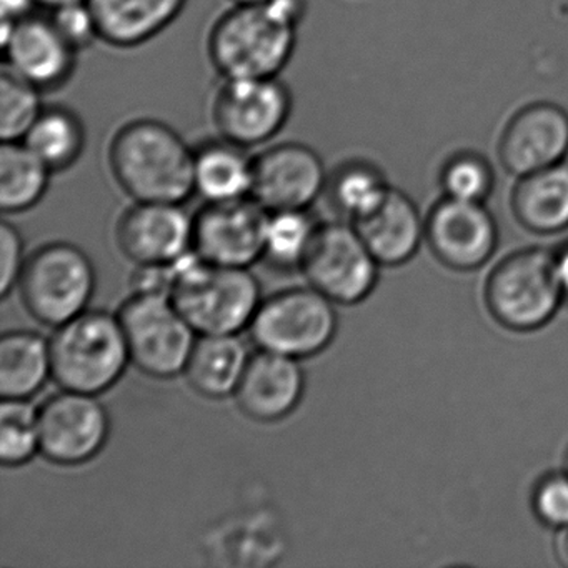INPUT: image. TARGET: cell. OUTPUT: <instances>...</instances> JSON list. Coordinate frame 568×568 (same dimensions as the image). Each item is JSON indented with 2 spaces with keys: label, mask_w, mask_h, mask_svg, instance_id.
<instances>
[{
  "label": "cell",
  "mask_w": 568,
  "mask_h": 568,
  "mask_svg": "<svg viewBox=\"0 0 568 568\" xmlns=\"http://www.w3.org/2000/svg\"><path fill=\"white\" fill-rule=\"evenodd\" d=\"M307 0L234 6L212 26L207 54L222 79L278 78L297 45Z\"/></svg>",
  "instance_id": "obj_1"
},
{
  "label": "cell",
  "mask_w": 568,
  "mask_h": 568,
  "mask_svg": "<svg viewBox=\"0 0 568 568\" xmlns=\"http://www.w3.org/2000/svg\"><path fill=\"white\" fill-rule=\"evenodd\" d=\"M109 168L134 202L184 204L195 194L194 148L158 119H134L109 144Z\"/></svg>",
  "instance_id": "obj_2"
},
{
  "label": "cell",
  "mask_w": 568,
  "mask_h": 568,
  "mask_svg": "<svg viewBox=\"0 0 568 568\" xmlns=\"http://www.w3.org/2000/svg\"><path fill=\"white\" fill-rule=\"evenodd\" d=\"M169 297L199 335L239 334L251 325L262 288L248 267L215 264L189 251L172 264Z\"/></svg>",
  "instance_id": "obj_3"
},
{
  "label": "cell",
  "mask_w": 568,
  "mask_h": 568,
  "mask_svg": "<svg viewBox=\"0 0 568 568\" xmlns=\"http://www.w3.org/2000/svg\"><path fill=\"white\" fill-rule=\"evenodd\" d=\"M52 378L65 390L101 395L114 387L131 357L118 315L88 311L55 327Z\"/></svg>",
  "instance_id": "obj_4"
},
{
  "label": "cell",
  "mask_w": 568,
  "mask_h": 568,
  "mask_svg": "<svg viewBox=\"0 0 568 568\" xmlns=\"http://www.w3.org/2000/svg\"><path fill=\"white\" fill-rule=\"evenodd\" d=\"M484 298L494 321L507 331L545 327L565 302L554 252L531 247L508 255L488 275Z\"/></svg>",
  "instance_id": "obj_5"
},
{
  "label": "cell",
  "mask_w": 568,
  "mask_h": 568,
  "mask_svg": "<svg viewBox=\"0 0 568 568\" xmlns=\"http://www.w3.org/2000/svg\"><path fill=\"white\" fill-rule=\"evenodd\" d=\"M18 287L29 314L55 328L88 311L95 292L94 264L79 245L49 242L26 258Z\"/></svg>",
  "instance_id": "obj_6"
},
{
  "label": "cell",
  "mask_w": 568,
  "mask_h": 568,
  "mask_svg": "<svg viewBox=\"0 0 568 568\" xmlns=\"http://www.w3.org/2000/svg\"><path fill=\"white\" fill-rule=\"evenodd\" d=\"M335 302L317 288L292 287L262 298L248 331L262 351L314 357L328 347L337 335Z\"/></svg>",
  "instance_id": "obj_7"
},
{
  "label": "cell",
  "mask_w": 568,
  "mask_h": 568,
  "mask_svg": "<svg viewBox=\"0 0 568 568\" xmlns=\"http://www.w3.org/2000/svg\"><path fill=\"white\" fill-rule=\"evenodd\" d=\"M131 364L154 378L182 374L197 341L169 295L132 294L118 314Z\"/></svg>",
  "instance_id": "obj_8"
},
{
  "label": "cell",
  "mask_w": 568,
  "mask_h": 568,
  "mask_svg": "<svg viewBox=\"0 0 568 568\" xmlns=\"http://www.w3.org/2000/svg\"><path fill=\"white\" fill-rule=\"evenodd\" d=\"M377 258L354 224H317L301 271L311 287L335 304L355 305L374 292L378 282Z\"/></svg>",
  "instance_id": "obj_9"
},
{
  "label": "cell",
  "mask_w": 568,
  "mask_h": 568,
  "mask_svg": "<svg viewBox=\"0 0 568 568\" xmlns=\"http://www.w3.org/2000/svg\"><path fill=\"white\" fill-rule=\"evenodd\" d=\"M294 99L278 78L224 79L212 99L219 138L244 149L267 144L291 119Z\"/></svg>",
  "instance_id": "obj_10"
},
{
  "label": "cell",
  "mask_w": 568,
  "mask_h": 568,
  "mask_svg": "<svg viewBox=\"0 0 568 568\" xmlns=\"http://www.w3.org/2000/svg\"><path fill=\"white\" fill-rule=\"evenodd\" d=\"M41 454L52 464L81 465L108 444L111 417L98 395L65 390L38 408Z\"/></svg>",
  "instance_id": "obj_11"
},
{
  "label": "cell",
  "mask_w": 568,
  "mask_h": 568,
  "mask_svg": "<svg viewBox=\"0 0 568 568\" xmlns=\"http://www.w3.org/2000/svg\"><path fill=\"white\" fill-rule=\"evenodd\" d=\"M327 184L321 155L302 142H281L254 158L251 197L265 211H307Z\"/></svg>",
  "instance_id": "obj_12"
},
{
  "label": "cell",
  "mask_w": 568,
  "mask_h": 568,
  "mask_svg": "<svg viewBox=\"0 0 568 568\" xmlns=\"http://www.w3.org/2000/svg\"><path fill=\"white\" fill-rule=\"evenodd\" d=\"M268 211L252 197L205 202L194 215L192 251L231 267H251L264 257Z\"/></svg>",
  "instance_id": "obj_13"
},
{
  "label": "cell",
  "mask_w": 568,
  "mask_h": 568,
  "mask_svg": "<svg viewBox=\"0 0 568 568\" xmlns=\"http://www.w3.org/2000/svg\"><path fill=\"white\" fill-rule=\"evenodd\" d=\"M6 69L42 92L64 88L78 68L79 52L58 31L51 16L38 12L2 21Z\"/></svg>",
  "instance_id": "obj_14"
},
{
  "label": "cell",
  "mask_w": 568,
  "mask_h": 568,
  "mask_svg": "<svg viewBox=\"0 0 568 568\" xmlns=\"http://www.w3.org/2000/svg\"><path fill=\"white\" fill-rule=\"evenodd\" d=\"M425 239L435 257L454 271H477L498 244V227L484 202L444 197L425 219Z\"/></svg>",
  "instance_id": "obj_15"
},
{
  "label": "cell",
  "mask_w": 568,
  "mask_h": 568,
  "mask_svg": "<svg viewBox=\"0 0 568 568\" xmlns=\"http://www.w3.org/2000/svg\"><path fill=\"white\" fill-rule=\"evenodd\" d=\"M497 152L514 178L561 164L568 155V112L548 101L524 105L505 124Z\"/></svg>",
  "instance_id": "obj_16"
},
{
  "label": "cell",
  "mask_w": 568,
  "mask_h": 568,
  "mask_svg": "<svg viewBox=\"0 0 568 568\" xmlns=\"http://www.w3.org/2000/svg\"><path fill=\"white\" fill-rule=\"evenodd\" d=\"M194 217L182 204L134 202L118 222L119 247L135 265L174 264L192 251Z\"/></svg>",
  "instance_id": "obj_17"
},
{
  "label": "cell",
  "mask_w": 568,
  "mask_h": 568,
  "mask_svg": "<svg viewBox=\"0 0 568 568\" xmlns=\"http://www.w3.org/2000/svg\"><path fill=\"white\" fill-rule=\"evenodd\" d=\"M304 388V371L298 358L261 348L248 358L234 395L247 417L275 422L295 410Z\"/></svg>",
  "instance_id": "obj_18"
},
{
  "label": "cell",
  "mask_w": 568,
  "mask_h": 568,
  "mask_svg": "<svg viewBox=\"0 0 568 568\" xmlns=\"http://www.w3.org/2000/svg\"><path fill=\"white\" fill-rule=\"evenodd\" d=\"M352 224L378 264L387 267L410 261L425 239V221L417 205L394 187L378 207Z\"/></svg>",
  "instance_id": "obj_19"
},
{
  "label": "cell",
  "mask_w": 568,
  "mask_h": 568,
  "mask_svg": "<svg viewBox=\"0 0 568 568\" xmlns=\"http://www.w3.org/2000/svg\"><path fill=\"white\" fill-rule=\"evenodd\" d=\"M99 38L118 49H134L171 28L187 0H88Z\"/></svg>",
  "instance_id": "obj_20"
},
{
  "label": "cell",
  "mask_w": 568,
  "mask_h": 568,
  "mask_svg": "<svg viewBox=\"0 0 568 568\" xmlns=\"http://www.w3.org/2000/svg\"><path fill=\"white\" fill-rule=\"evenodd\" d=\"M511 212L521 227L538 235L568 229V165L541 169L517 178L510 197Z\"/></svg>",
  "instance_id": "obj_21"
},
{
  "label": "cell",
  "mask_w": 568,
  "mask_h": 568,
  "mask_svg": "<svg viewBox=\"0 0 568 568\" xmlns=\"http://www.w3.org/2000/svg\"><path fill=\"white\" fill-rule=\"evenodd\" d=\"M248 358L247 345L237 334L201 335L184 374L202 397L224 398L237 390Z\"/></svg>",
  "instance_id": "obj_22"
},
{
  "label": "cell",
  "mask_w": 568,
  "mask_h": 568,
  "mask_svg": "<svg viewBox=\"0 0 568 568\" xmlns=\"http://www.w3.org/2000/svg\"><path fill=\"white\" fill-rule=\"evenodd\" d=\"M248 149L217 138L194 148V187L205 202L251 197L254 158Z\"/></svg>",
  "instance_id": "obj_23"
},
{
  "label": "cell",
  "mask_w": 568,
  "mask_h": 568,
  "mask_svg": "<svg viewBox=\"0 0 568 568\" xmlns=\"http://www.w3.org/2000/svg\"><path fill=\"white\" fill-rule=\"evenodd\" d=\"M52 377L51 345L32 331H9L0 337V394L29 398Z\"/></svg>",
  "instance_id": "obj_24"
},
{
  "label": "cell",
  "mask_w": 568,
  "mask_h": 568,
  "mask_svg": "<svg viewBox=\"0 0 568 568\" xmlns=\"http://www.w3.org/2000/svg\"><path fill=\"white\" fill-rule=\"evenodd\" d=\"M22 142L55 174L78 164L88 132L78 112L64 105H45Z\"/></svg>",
  "instance_id": "obj_25"
},
{
  "label": "cell",
  "mask_w": 568,
  "mask_h": 568,
  "mask_svg": "<svg viewBox=\"0 0 568 568\" xmlns=\"http://www.w3.org/2000/svg\"><path fill=\"white\" fill-rule=\"evenodd\" d=\"M54 172L24 144L0 148V207L9 214L29 211L44 199Z\"/></svg>",
  "instance_id": "obj_26"
},
{
  "label": "cell",
  "mask_w": 568,
  "mask_h": 568,
  "mask_svg": "<svg viewBox=\"0 0 568 568\" xmlns=\"http://www.w3.org/2000/svg\"><path fill=\"white\" fill-rule=\"evenodd\" d=\"M390 189L384 172L361 159L344 162L328 175L327 191L331 192L332 204L352 222L371 214L384 202Z\"/></svg>",
  "instance_id": "obj_27"
},
{
  "label": "cell",
  "mask_w": 568,
  "mask_h": 568,
  "mask_svg": "<svg viewBox=\"0 0 568 568\" xmlns=\"http://www.w3.org/2000/svg\"><path fill=\"white\" fill-rule=\"evenodd\" d=\"M41 452L38 408L28 398H2L0 405V460L9 467L28 464Z\"/></svg>",
  "instance_id": "obj_28"
},
{
  "label": "cell",
  "mask_w": 568,
  "mask_h": 568,
  "mask_svg": "<svg viewBox=\"0 0 568 568\" xmlns=\"http://www.w3.org/2000/svg\"><path fill=\"white\" fill-rule=\"evenodd\" d=\"M42 91L14 72L4 69L0 75V138L2 142L24 141L44 111Z\"/></svg>",
  "instance_id": "obj_29"
},
{
  "label": "cell",
  "mask_w": 568,
  "mask_h": 568,
  "mask_svg": "<svg viewBox=\"0 0 568 568\" xmlns=\"http://www.w3.org/2000/svg\"><path fill=\"white\" fill-rule=\"evenodd\" d=\"M317 224L307 211L268 212L264 257L282 268H301Z\"/></svg>",
  "instance_id": "obj_30"
},
{
  "label": "cell",
  "mask_w": 568,
  "mask_h": 568,
  "mask_svg": "<svg viewBox=\"0 0 568 568\" xmlns=\"http://www.w3.org/2000/svg\"><path fill=\"white\" fill-rule=\"evenodd\" d=\"M438 182L444 197L485 204L494 191L495 172L485 155L474 151H460L444 162Z\"/></svg>",
  "instance_id": "obj_31"
},
{
  "label": "cell",
  "mask_w": 568,
  "mask_h": 568,
  "mask_svg": "<svg viewBox=\"0 0 568 568\" xmlns=\"http://www.w3.org/2000/svg\"><path fill=\"white\" fill-rule=\"evenodd\" d=\"M531 510L545 527L558 530L568 525L567 471H551L538 478L531 490Z\"/></svg>",
  "instance_id": "obj_32"
},
{
  "label": "cell",
  "mask_w": 568,
  "mask_h": 568,
  "mask_svg": "<svg viewBox=\"0 0 568 568\" xmlns=\"http://www.w3.org/2000/svg\"><path fill=\"white\" fill-rule=\"evenodd\" d=\"M52 22L58 31L64 36L65 41L78 52L91 48L99 38L98 22L89 8L88 0L62 6V8L49 11Z\"/></svg>",
  "instance_id": "obj_33"
},
{
  "label": "cell",
  "mask_w": 568,
  "mask_h": 568,
  "mask_svg": "<svg viewBox=\"0 0 568 568\" xmlns=\"http://www.w3.org/2000/svg\"><path fill=\"white\" fill-rule=\"evenodd\" d=\"M0 295L8 297L9 292L19 284L24 268V242L21 232L11 222L0 225Z\"/></svg>",
  "instance_id": "obj_34"
},
{
  "label": "cell",
  "mask_w": 568,
  "mask_h": 568,
  "mask_svg": "<svg viewBox=\"0 0 568 568\" xmlns=\"http://www.w3.org/2000/svg\"><path fill=\"white\" fill-rule=\"evenodd\" d=\"M132 294L169 295L172 285V264L138 265L131 277Z\"/></svg>",
  "instance_id": "obj_35"
},
{
  "label": "cell",
  "mask_w": 568,
  "mask_h": 568,
  "mask_svg": "<svg viewBox=\"0 0 568 568\" xmlns=\"http://www.w3.org/2000/svg\"><path fill=\"white\" fill-rule=\"evenodd\" d=\"M36 0H0V9H2V21L18 22L28 16L34 14Z\"/></svg>",
  "instance_id": "obj_36"
},
{
  "label": "cell",
  "mask_w": 568,
  "mask_h": 568,
  "mask_svg": "<svg viewBox=\"0 0 568 568\" xmlns=\"http://www.w3.org/2000/svg\"><path fill=\"white\" fill-rule=\"evenodd\" d=\"M555 255V272H557L558 284H560L561 294L568 302V242H565Z\"/></svg>",
  "instance_id": "obj_37"
},
{
  "label": "cell",
  "mask_w": 568,
  "mask_h": 568,
  "mask_svg": "<svg viewBox=\"0 0 568 568\" xmlns=\"http://www.w3.org/2000/svg\"><path fill=\"white\" fill-rule=\"evenodd\" d=\"M554 554L558 564L568 568V525L555 530Z\"/></svg>",
  "instance_id": "obj_38"
},
{
  "label": "cell",
  "mask_w": 568,
  "mask_h": 568,
  "mask_svg": "<svg viewBox=\"0 0 568 568\" xmlns=\"http://www.w3.org/2000/svg\"><path fill=\"white\" fill-rule=\"evenodd\" d=\"M81 0H36L38 8L45 9V11H54V9L62 8V6L74 4Z\"/></svg>",
  "instance_id": "obj_39"
},
{
  "label": "cell",
  "mask_w": 568,
  "mask_h": 568,
  "mask_svg": "<svg viewBox=\"0 0 568 568\" xmlns=\"http://www.w3.org/2000/svg\"><path fill=\"white\" fill-rule=\"evenodd\" d=\"M234 6H248V4H262V2H267V0H231Z\"/></svg>",
  "instance_id": "obj_40"
},
{
  "label": "cell",
  "mask_w": 568,
  "mask_h": 568,
  "mask_svg": "<svg viewBox=\"0 0 568 568\" xmlns=\"http://www.w3.org/2000/svg\"><path fill=\"white\" fill-rule=\"evenodd\" d=\"M565 471L568 474V452L567 455H565Z\"/></svg>",
  "instance_id": "obj_41"
}]
</instances>
